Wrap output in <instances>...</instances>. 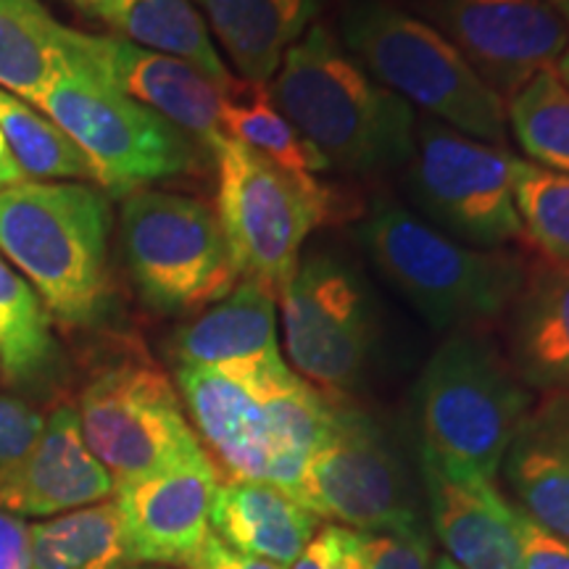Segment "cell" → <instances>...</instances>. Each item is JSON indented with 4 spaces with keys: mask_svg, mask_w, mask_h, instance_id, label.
Returning <instances> with one entry per match:
<instances>
[{
    "mask_svg": "<svg viewBox=\"0 0 569 569\" xmlns=\"http://www.w3.org/2000/svg\"><path fill=\"white\" fill-rule=\"evenodd\" d=\"M177 390L198 438L227 480L269 482L296 496L336 425L330 398L293 369L240 377L177 365Z\"/></svg>",
    "mask_w": 569,
    "mask_h": 569,
    "instance_id": "1",
    "label": "cell"
},
{
    "mask_svg": "<svg viewBox=\"0 0 569 569\" xmlns=\"http://www.w3.org/2000/svg\"><path fill=\"white\" fill-rule=\"evenodd\" d=\"M267 88L330 169L372 177L409 163L417 109L382 88L327 24L306 30Z\"/></svg>",
    "mask_w": 569,
    "mask_h": 569,
    "instance_id": "2",
    "label": "cell"
},
{
    "mask_svg": "<svg viewBox=\"0 0 569 569\" xmlns=\"http://www.w3.org/2000/svg\"><path fill=\"white\" fill-rule=\"evenodd\" d=\"M111 203L98 184L24 180L0 190V256L48 315L92 327L109 315Z\"/></svg>",
    "mask_w": 569,
    "mask_h": 569,
    "instance_id": "3",
    "label": "cell"
},
{
    "mask_svg": "<svg viewBox=\"0 0 569 569\" xmlns=\"http://www.w3.org/2000/svg\"><path fill=\"white\" fill-rule=\"evenodd\" d=\"M353 234L377 272L438 330H475L507 317L528 280L519 253L459 243L390 198H377Z\"/></svg>",
    "mask_w": 569,
    "mask_h": 569,
    "instance_id": "4",
    "label": "cell"
},
{
    "mask_svg": "<svg viewBox=\"0 0 569 569\" xmlns=\"http://www.w3.org/2000/svg\"><path fill=\"white\" fill-rule=\"evenodd\" d=\"M336 24L346 51L382 88L469 138L507 146V101L443 34L398 0H343Z\"/></svg>",
    "mask_w": 569,
    "mask_h": 569,
    "instance_id": "5",
    "label": "cell"
},
{
    "mask_svg": "<svg viewBox=\"0 0 569 569\" xmlns=\"http://www.w3.org/2000/svg\"><path fill=\"white\" fill-rule=\"evenodd\" d=\"M532 409L507 356L475 330L448 336L417 382L422 459L459 478L490 480Z\"/></svg>",
    "mask_w": 569,
    "mask_h": 569,
    "instance_id": "6",
    "label": "cell"
},
{
    "mask_svg": "<svg viewBox=\"0 0 569 569\" xmlns=\"http://www.w3.org/2000/svg\"><path fill=\"white\" fill-rule=\"evenodd\" d=\"M34 106L67 132L88 159L98 188L130 196L172 180L198 163L188 134L134 103L92 67L69 27V53Z\"/></svg>",
    "mask_w": 569,
    "mask_h": 569,
    "instance_id": "7",
    "label": "cell"
},
{
    "mask_svg": "<svg viewBox=\"0 0 569 569\" xmlns=\"http://www.w3.org/2000/svg\"><path fill=\"white\" fill-rule=\"evenodd\" d=\"M217 161V217L238 280L280 298L293 280L306 240L340 217L346 198L317 174L290 172L227 138Z\"/></svg>",
    "mask_w": 569,
    "mask_h": 569,
    "instance_id": "8",
    "label": "cell"
},
{
    "mask_svg": "<svg viewBox=\"0 0 569 569\" xmlns=\"http://www.w3.org/2000/svg\"><path fill=\"white\" fill-rule=\"evenodd\" d=\"M119 238L127 274L156 315H198L240 282L217 211L198 198L134 190L124 196Z\"/></svg>",
    "mask_w": 569,
    "mask_h": 569,
    "instance_id": "9",
    "label": "cell"
},
{
    "mask_svg": "<svg viewBox=\"0 0 569 569\" xmlns=\"http://www.w3.org/2000/svg\"><path fill=\"white\" fill-rule=\"evenodd\" d=\"M517 156L469 138L436 119H417L403 188L415 213L472 248H503L522 238L515 203Z\"/></svg>",
    "mask_w": 569,
    "mask_h": 569,
    "instance_id": "10",
    "label": "cell"
},
{
    "mask_svg": "<svg viewBox=\"0 0 569 569\" xmlns=\"http://www.w3.org/2000/svg\"><path fill=\"white\" fill-rule=\"evenodd\" d=\"M77 417L84 443L117 488L209 457L180 390L148 359L98 369L82 388Z\"/></svg>",
    "mask_w": 569,
    "mask_h": 569,
    "instance_id": "11",
    "label": "cell"
},
{
    "mask_svg": "<svg viewBox=\"0 0 569 569\" xmlns=\"http://www.w3.org/2000/svg\"><path fill=\"white\" fill-rule=\"evenodd\" d=\"M290 369L330 398H343L365 377L377 319L365 277L330 251L301 256L277 298Z\"/></svg>",
    "mask_w": 569,
    "mask_h": 569,
    "instance_id": "12",
    "label": "cell"
},
{
    "mask_svg": "<svg viewBox=\"0 0 569 569\" xmlns=\"http://www.w3.org/2000/svg\"><path fill=\"white\" fill-rule=\"evenodd\" d=\"M296 498L319 519L372 536L425 530L407 472L382 427L340 401L330 438L311 457Z\"/></svg>",
    "mask_w": 569,
    "mask_h": 569,
    "instance_id": "13",
    "label": "cell"
},
{
    "mask_svg": "<svg viewBox=\"0 0 569 569\" xmlns=\"http://www.w3.org/2000/svg\"><path fill=\"white\" fill-rule=\"evenodd\" d=\"M438 30L503 101L557 67L569 24L540 0H403Z\"/></svg>",
    "mask_w": 569,
    "mask_h": 569,
    "instance_id": "14",
    "label": "cell"
},
{
    "mask_svg": "<svg viewBox=\"0 0 569 569\" xmlns=\"http://www.w3.org/2000/svg\"><path fill=\"white\" fill-rule=\"evenodd\" d=\"M219 469L198 459L124 482L113 493L130 565L184 567L211 536Z\"/></svg>",
    "mask_w": 569,
    "mask_h": 569,
    "instance_id": "15",
    "label": "cell"
},
{
    "mask_svg": "<svg viewBox=\"0 0 569 569\" xmlns=\"http://www.w3.org/2000/svg\"><path fill=\"white\" fill-rule=\"evenodd\" d=\"M77 42L92 67L134 103L167 119L198 142L206 153L224 146L227 132L219 117L222 88L193 63L172 59L127 42L117 34H88L77 30Z\"/></svg>",
    "mask_w": 569,
    "mask_h": 569,
    "instance_id": "16",
    "label": "cell"
},
{
    "mask_svg": "<svg viewBox=\"0 0 569 569\" xmlns=\"http://www.w3.org/2000/svg\"><path fill=\"white\" fill-rule=\"evenodd\" d=\"M117 482L84 443L77 409L63 403L46 419L38 443L0 478V509L17 517L51 519L109 501Z\"/></svg>",
    "mask_w": 569,
    "mask_h": 569,
    "instance_id": "17",
    "label": "cell"
},
{
    "mask_svg": "<svg viewBox=\"0 0 569 569\" xmlns=\"http://www.w3.org/2000/svg\"><path fill=\"white\" fill-rule=\"evenodd\" d=\"M174 359L227 375L259 377L290 369L277 340V296L240 280L222 301L198 311L174 336Z\"/></svg>",
    "mask_w": 569,
    "mask_h": 569,
    "instance_id": "18",
    "label": "cell"
},
{
    "mask_svg": "<svg viewBox=\"0 0 569 569\" xmlns=\"http://www.w3.org/2000/svg\"><path fill=\"white\" fill-rule=\"evenodd\" d=\"M432 530L459 569H522L515 503L490 480L459 478L422 459Z\"/></svg>",
    "mask_w": 569,
    "mask_h": 569,
    "instance_id": "19",
    "label": "cell"
},
{
    "mask_svg": "<svg viewBox=\"0 0 569 569\" xmlns=\"http://www.w3.org/2000/svg\"><path fill=\"white\" fill-rule=\"evenodd\" d=\"M501 469L519 509L569 543V390L532 403Z\"/></svg>",
    "mask_w": 569,
    "mask_h": 569,
    "instance_id": "20",
    "label": "cell"
},
{
    "mask_svg": "<svg viewBox=\"0 0 569 569\" xmlns=\"http://www.w3.org/2000/svg\"><path fill=\"white\" fill-rule=\"evenodd\" d=\"M509 365L540 393L569 390V264L528 269V280L507 311Z\"/></svg>",
    "mask_w": 569,
    "mask_h": 569,
    "instance_id": "21",
    "label": "cell"
},
{
    "mask_svg": "<svg viewBox=\"0 0 569 569\" xmlns=\"http://www.w3.org/2000/svg\"><path fill=\"white\" fill-rule=\"evenodd\" d=\"M319 528V517L288 490L256 480L219 482L211 532L248 557L288 569Z\"/></svg>",
    "mask_w": 569,
    "mask_h": 569,
    "instance_id": "22",
    "label": "cell"
},
{
    "mask_svg": "<svg viewBox=\"0 0 569 569\" xmlns=\"http://www.w3.org/2000/svg\"><path fill=\"white\" fill-rule=\"evenodd\" d=\"M240 80L269 84L322 0H193Z\"/></svg>",
    "mask_w": 569,
    "mask_h": 569,
    "instance_id": "23",
    "label": "cell"
},
{
    "mask_svg": "<svg viewBox=\"0 0 569 569\" xmlns=\"http://www.w3.org/2000/svg\"><path fill=\"white\" fill-rule=\"evenodd\" d=\"M84 17L101 21L127 42L193 63L222 90L232 82V71L193 0H98Z\"/></svg>",
    "mask_w": 569,
    "mask_h": 569,
    "instance_id": "24",
    "label": "cell"
},
{
    "mask_svg": "<svg viewBox=\"0 0 569 569\" xmlns=\"http://www.w3.org/2000/svg\"><path fill=\"white\" fill-rule=\"evenodd\" d=\"M69 53V27L40 0H0V88L34 103Z\"/></svg>",
    "mask_w": 569,
    "mask_h": 569,
    "instance_id": "25",
    "label": "cell"
},
{
    "mask_svg": "<svg viewBox=\"0 0 569 569\" xmlns=\"http://www.w3.org/2000/svg\"><path fill=\"white\" fill-rule=\"evenodd\" d=\"M32 569H122L127 557L122 517L113 498L30 528Z\"/></svg>",
    "mask_w": 569,
    "mask_h": 569,
    "instance_id": "26",
    "label": "cell"
},
{
    "mask_svg": "<svg viewBox=\"0 0 569 569\" xmlns=\"http://www.w3.org/2000/svg\"><path fill=\"white\" fill-rule=\"evenodd\" d=\"M219 117L227 138L243 142L277 167L301 174L330 172V163L290 124V119L269 96L267 84L232 77V82L222 90Z\"/></svg>",
    "mask_w": 569,
    "mask_h": 569,
    "instance_id": "27",
    "label": "cell"
},
{
    "mask_svg": "<svg viewBox=\"0 0 569 569\" xmlns=\"http://www.w3.org/2000/svg\"><path fill=\"white\" fill-rule=\"evenodd\" d=\"M56 361L53 317L32 284L0 256V375L17 386L38 382Z\"/></svg>",
    "mask_w": 569,
    "mask_h": 569,
    "instance_id": "28",
    "label": "cell"
},
{
    "mask_svg": "<svg viewBox=\"0 0 569 569\" xmlns=\"http://www.w3.org/2000/svg\"><path fill=\"white\" fill-rule=\"evenodd\" d=\"M0 134L27 180L90 182L96 184L88 159L38 106L0 88Z\"/></svg>",
    "mask_w": 569,
    "mask_h": 569,
    "instance_id": "29",
    "label": "cell"
},
{
    "mask_svg": "<svg viewBox=\"0 0 569 569\" xmlns=\"http://www.w3.org/2000/svg\"><path fill=\"white\" fill-rule=\"evenodd\" d=\"M507 117L528 161L569 174V84L557 69H543L511 96Z\"/></svg>",
    "mask_w": 569,
    "mask_h": 569,
    "instance_id": "30",
    "label": "cell"
},
{
    "mask_svg": "<svg viewBox=\"0 0 569 569\" xmlns=\"http://www.w3.org/2000/svg\"><path fill=\"white\" fill-rule=\"evenodd\" d=\"M515 203L522 238L551 264H569V174L517 159Z\"/></svg>",
    "mask_w": 569,
    "mask_h": 569,
    "instance_id": "31",
    "label": "cell"
},
{
    "mask_svg": "<svg viewBox=\"0 0 569 569\" xmlns=\"http://www.w3.org/2000/svg\"><path fill=\"white\" fill-rule=\"evenodd\" d=\"M369 538L346 525H322L288 569H367Z\"/></svg>",
    "mask_w": 569,
    "mask_h": 569,
    "instance_id": "32",
    "label": "cell"
},
{
    "mask_svg": "<svg viewBox=\"0 0 569 569\" xmlns=\"http://www.w3.org/2000/svg\"><path fill=\"white\" fill-rule=\"evenodd\" d=\"M46 417L27 401L0 393V478L38 443Z\"/></svg>",
    "mask_w": 569,
    "mask_h": 569,
    "instance_id": "33",
    "label": "cell"
},
{
    "mask_svg": "<svg viewBox=\"0 0 569 569\" xmlns=\"http://www.w3.org/2000/svg\"><path fill=\"white\" fill-rule=\"evenodd\" d=\"M367 569H432L425 530L380 532L369 538Z\"/></svg>",
    "mask_w": 569,
    "mask_h": 569,
    "instance_id": "34",
    "label": "cell"
},
{
    "mask_svg": "<svg viewBox=\"0 0 569 569\" xmlns=\"http://www.w3.org/2000/svg\"><path fill=\"white\" fill-rule=\"evenodd\" d=\"M519 543H522V569H569V543L540 528L522 509L515 507Z\"/></svg>",
    "mask_w": 569,
    "mask_h": 569,
    "instance_id": "35",
    "label": "cell"
},
{
    "mask_svg": "<svg viewBox=\"0 0 569 569\" xmlns=\"http://www.w3.org/2000/svg\"><path fill=\"white\" fill-rule=\"evenodd\" d=\"M184 569H284L277 567L272 561L248 557V553H240L230 549L224 540L211 536L203 540L201 549L196 551V557L184 565Z\"/></svg>",
    "mask_w": 569,
    "mask_h": 569,
    "instance_id": "36",
    "label": "cell"
},
{
    "mask_svg": "<svg viewBox=\"0 0 569 569\" xmlns=\"http://www.w3.org/2000/svg\"><path fill=\"white\" fill-rule=\"evenodd\" d=\"M0 569H32L30 528L11 511L0 509Z\"/></svg>",
    "mask_w": 569,
    "mask_h": 569,
    "instance_id": "37",
    "label": "cell"
},
{
    "mask_svg": "<svg viewBox=\"0 0 569 569\" xmlns=\"http://www.w3.org/2000/svg\"><path fill=\"white\" fill-rule=\"evenodd\" d=\"M24 180H27L24 172H21V169H19L17 159H13L11 151H9V146H6L3 134H0V190L11 188V184H19V182H24Z\"/></svg>",
    "mask_w": 569,
    "mask_h": 569,
    "instance_id": "38",
    "label": "cell"
},
{
    "mask_svg": "<svg viewBox=\"0 0 569 569\" xmlns=\"http://www.w3.org/2000/svg\"><path fill=\"white\" fill-rule=\"evenodd\" d=\"M540 3H543V6H549L551 11H557L559 17L565 19L567 24H569V0H540Z\"/></svg>",
    "mask_w": 569,
    "mask_h": 569,
    "instance_id": "39",
    "label": "cell"
},
{
    "mask_svg": "<svg viewBox=\"0 0 569 569\" xmlns=\"http://www.w3.org/2000/svg\"><path fill=\"white\" fill-rule=\"evenodd\" d=\"M557 74L561 77V80H565L567 84H569V42H567V48H565V53L559 56V61H557Z\"/></svg>",
    "mask_w": 569,
    "mask_h": 569,
    "instance_id": "40",
    "label": "cell"
},
{
    "mask_svg": "<svg viewBox=\"0 0 569 569\" xmlns=\"http://www.w3.org/2000/svg\"><path fill=\"white\" fill-rule=\"evenodd\" d=\"M67 3H69V6H74L77 11H82V13H84V11L90 9L92 3H98V0H67Z\"/></svg>",
    "mask_w": 569,
    "mask_h": 569,
    "instance_id": "41",
    "label": "cell"
},
{
    "mask_svg": "<svg viewBox=\"0 0 569 569\" xmlns=\"http://www.w3.org/2000/svg\"><path fill=\"white\" fill-rule=\"evenodd\" d=\"M432 569H459V567L453 565V561L448 559V557H438L436 559V567H432Z\"/></svg>",
    "mask_w": 569,
    "mask_h": 569,
    "instance_id": "42",
    "label": "cell"
},
{
    "mask_svg": "<svg viewBox=\"0 0 569 569\" xmlns=\"http://www.w3.org/2000/svg\"><path fill=\"white\" fill-rule=\"evenodd\" d=\"M122 569H161V567H138V565H130V567H122Z\"/></svg>",
    "mask_w": 569,
    "mask_h": 569,
    "instance_id": "43",
    "label": "cell"
}]
</instances>
